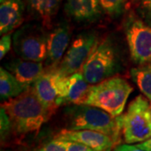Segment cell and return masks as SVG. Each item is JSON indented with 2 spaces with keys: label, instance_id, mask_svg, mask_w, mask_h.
<instances>
[{
  "label": "cell",
  "instance_id": "6da1fadb",
  "mask_svg": "<svg viewBox=\"0 0 151 151\" xmlns=\"http://www.w3.org/2000/svg\"><path fill=\"white\" fill-rule=\"evenodd\" d=\"M10 120L12 130L17 134L37 133L52 113L44 106L32 86L19 96L1 104Z\"/></svg>",
  "mask_w": 151,
  "mask_h": 151
},
{
  "label": "cell",
  "instance_id": "7a4b0ae2",
  "mask_svg": "<svg viewBox=\"0 0 151 151\" xmlns=\"http://www.w3.org/2000/svg\"><path fill=\"white\" fill-rule=\"evenodd\" d=\"M64 117L68 129L94 130L109 135L118 144L120 142L122 129L119 116L113 117L101 108L81 104L65 108Z\"/></svg>",
  "mask_w": 151,
  "mask_h": 151
},
{
  "label": "cell",
  "instance_id": "3957f363",
  "mask_svg": "<svg viewBox=\"0 0 151 151\" xmlns=\"http://www.w3.org/2000/svg\"><path fill=\"white\" fill-rule=\"evenodd\" d=\"M123 65L119 45L108 36L97 41L81 71L86 81L94 85L118 74L123 70Z\"/></svg>",
  "mask_w": 151,
  "mask_h": 151
},
{
  "label": "cell",
  "instance_id": "277c9868",
  "mask_svg": "<svg viewBox=\"0 0 151 151\" xmlns=\"http://www.w3.org/2000/svg\"><path fill=\"white\" fill-rule=\"evenodd\" d=\"M133 86L126 79L112 76L90 86L84 104L101 108L113 117L124 112Z\"/></svg>",
  "mask_w": 151,
  "mask_h": 151
},
{
  "label": "cell",
  "instance_id": "5b68a950",
  "mask_svg": "<svg viewBox=\"0 0 151 151\" xmlns=\"http://www.w3.org/2000/svg\"><path fill=\"white\" fill-rule=\"evenodd\" d=\"M119 119L126 144L141 143L151 138V107L144 96L135 97Z\"/></svg>",
  "mask_w": 151,
  "mask_h": 151
},
{
  "label": "cell",
  "instance_id": "8992f818",
  "mask_svg": "<svg viewBox=\"0 0 151 151\" xmlns=\"http://www.w3.org/2000/svg\"><path fill=\"white\" fill-rule=\"evenodd\" d=\"M48 35L43 24L28 23L13 35V47L19 57L27 60L43 61L47 57Z\"/></svg>",
  "mask_w": 151,
  "mask_h": 151
},
{
  "label": "cell",
  "instance_id": "52a82bcc",
  "mask_svg": "<svg viewBox=\"0 0 151 151\" xmlns=\"http://www.w3.org/2000/svg\"><path fill=\"white\" fill-rule=\"evenodd\" d=\"M124 33L134 63L143 65L151 63V27L138 15L130 14L124 23Z\"/></svg>",
  "mask_w": 151,
  "mask_h": 151
},
{
  "label": "cell",
  "instance_id": "ba28073f",
  "mask_svg": "<svg viewBox=\"0 0 151 151\" xmlns=\"http://www.w3.org/2000/svg\"><path fill=\"white\" fill-rule=\"evenodd\" d=\"M97 41V35L92 31L82 32L78 35L68 47L57 66L60 73L69 76L81 71Z\"/></svg>",
  "mask_w": 151,
  "mask_h": 151
},
{
  "label": "cell",
  "instance_id": "9c48e42d",
  "mask_svg": "<svg viewBox=\"0 0 151 151\" xmlns=\"http://www.w3.org/2000/svg\"><path fill=\"white\" fill-rule=\"evenodd\" d=\"M65 76L57 67L48 68L32 85L38 98L52 113L62 105Z\"/></svg>",
  "mask_w": 151,
  "mask_h": 151
},
{
  "label": "cell",
  "instance_id": "30bf717a",
  "mask_svg": "<svg viewBox=\"0 0 151 151\" xmlns=\"http://www.w3.org/2000/svg\"><path fill=\"white\" fill-rule=\"evenodd\" d=\"M55 139L81 143L95 151H112L118 143L109 135L94 130L62 129Z\"/></svg>",
  "mask_w": 151,
  "mask_h": 151
},
{
  "label": "cell",
  "instance_id": "8fae6325",
  "mask_svg": "<svg viewBox=\"0 0 151 151\" xmlns=\"http://www.w3.org/2000/svg\"><path fill=\"white\" fill-rule=\"evenodd\" d=\"M70 29L65 23H60L48 35L47 57L45 65L48 68L57 67L70 44Z\"/></svg>",
  "mask_w": 151,
  "mask_h": 151
},
{
  "label": "cell",
  "instance_id": "7c38bea8",
  "mask_svg": "<svg viewBox=\"0 0 151 151\" xmlns=\"http://www.w3.org/2000/svg\"><path fill=\"white\" fill-rule=\"evenodd\" d=\"M64 9L66 15L77 24L97 21L103 12L99 0H66Z\"/></svg>",
  "mask_w": 151,
  "mask_h": 151
},
{
  "label": "cell",
  "instance_id": "4fadbf2b",
  "mask_svg": "<svg viewBox=\"0 0 151 151\" xmlns=\"http://www.w3.org/2000/svg\"><path fill=\"white\" fill-rule=\"evenodd\" d=\"M5 68L15 76L18 81L28 87H31L45 70L41 61L27 60L20 57L7 62Z\"/></svg>",
  "mask_w": 151,
  "mask_h": 151
},
{
  "label": "cell",
  "instance_id": "5bb4252c",
  "mask_svg": "<svg viewBox=\"0 0 151 151\" xmlns=\"http://www.w3.org/2000/svg\"><path fill=\"white\" fill-rule=\"evenodd\" d=\"M90 86V84L86 81L81 71L65 76L64 78L62 104H84Z\"/></svg>",
  "mask_w": 151,
  "mask_h": 151
},
{
  "label": "cell",
  "instance_id": "9a60e30c",
  "mask_svg": "<svg viewBox=\"0 0 151 151\" xmlns=\"http://www.w3.org/2000/svg\"><path fill=\"white\" fill-rule=\"evenodd\" d=\"M25 0H5L0 6V33L9 34L18 28L24 19Z\"/></svg>",
  "mask_w": 151,
  "mask_h": 151
},
{
  "label": "cell",
  "instance_id": "2e32d148",
  "mask_svg": "<svg viewBox=\"0 0 151 151\" xmlns=\"http://www.w3.org/2000/svg\"><path fill=\"white\" fill-rule=\"evenodd\" d=\"M63 0H28L29 9L41 19L42 24L50 27Z\"/></svg>",
  "mask_w": 151,
  "mask_h": 151
},
{
  "label": "cell",
  "instance_id": "e0dca14e",
  "mask_svg": "<svg viewBox=\"0 0 151 151\" xmlns=\"http://www.w3.org/2000/svg\"><path fill=\"white\" fill-rule=\"evenodd\" d=\"M29 87L22 84L9 70L1 67L0 70V97L2 102L19 96Z\"/></svg>",
  "mask_w": 151,
  "mask_h": 151
},
{
  "label": "cell",
  "instance_id": "ac0fdd59",
  "mask_svg": "<svg viewBox=\"0 0 151 151\" xmlns=\"http://www.w3.org/2000/svg\"><path fill=\"white\" fill-rule=\"evenodd\" d=\"M130 75L143 95L151 101V63L132 68Z\"/></svg>",
  "mask_w": 151,
  "mask_h": 151
},
{
  "label": "cell",
  "instance_id": "d6986e66",
  "mask_svg": "<svg viewBox=\"0 0 151 151\" xmlns=\"http://www.w3.org/2000/svg\"><path fill=\"white\" fill-rule=\"evenodd\" d=\"M103 12L113 19L121 17L127 8L128 0H99Z\"/></svg>",
  "mask_w": 151,
  "mask_h": 151
},
{
  "label": "cell",
  "instance_id": "ffe728a7",
  "mask_svg": "<svg viewBox=\"0 0 151 151\" xmlns=\"http://www.w3.org/2000/svg\"><path fill=\"white\" fill-rule=\"evenodd\" d=\"M136 13L146 24L151 27V0H139Z\"/></svg>",
  "mask_w": 151,
  "mask_h": 151
},
{
  "label": "cell",
  "instance_id": "44dd1931",
  "mask_svg": "<svg viewBox=\"0 0 151 151\" xmlns=\"http://www.w3.org/2000/svg\"><path fill=\"white\" fill-rule=\"evenodd\" d=\"M68 141L54 139L43 146L39 151H67Z\"/></svg>",
  "mask_w": 151,
  "mask_h": 151
},
{
  "label": "cell",
  "instance_id": "7402d4cb",
  "mask_svg": "<svg viewBox=\"0 0 151 151\" xmlns=\"http://www.w3.org/2000/svg\"><path fill=\"white\" fill-rule=\"evenodd\" d=\"M12 43H13V37L11 36V35L6 34L2 36L0 40V59L3 60L6 54L10 50Z\"/></svg>",
  "mask_w": 151,
  "mask_h": 151
},
{
  "label": "cell",
  "instance_id": "603a6c76",
  "mask_svg": "<svg viewBox=\"0 0 151 151\" xmlns=\"http://www.w3.org/2000/svg\"><path fill=\"white\" fill-rule=\"evenodd\" d=\"M0 115H1V136L2 138H4L10 130H12V126L9 116L7 115L5 110L2 107H1Z\"/></svg>",
  "mask_w": 151,
  "mask_h": 151
},
{
  "label": "cell",
  "instance_id": "cb8c5ba5",
  "mask_svg": "<svg viewBox=\"0 0 151 151\" xmlns=\"http://www.w3.org/2000/svg\"><path fill=\"white\" fill-rule=\"evenodd\" d=\"M67 151H95L92 148L85 145L81 143L68 141Z\"/></svg>",
  "mask_w": 151,
  "mask_h": 151
},
{
  "label": "cell",
  "instance_id": "d4e9b609",
  "mask_svg": "<svg viewBox=\"0 0 151 151\" xmlns=\"http://www.w3.org/2000/svg\"><path fill=\"white\" fill-rule=\"evenodd\" d=\"M114 151H146L139 148L137 145H132L130 144L120 145L115 147Z\"/></svg>",
  "mask_w": 151,
  "mask_h": 151
},
{
  "label": "cell",
  "instance_id": "484cf974",
  "mask_svg": "<svg viewBox=\"0 0 151 151\" xmlns=\"http://www.w3.org/2000/svg\"><path fill=\"white\" fill-rule=\"evenodd\" d=\"M136 145L138 146L139 148H140L142 150L146 151H151V138H150L149 139L141 142V143H138Z\"/></svg>",
  "mask_w": 151,
  "mask_h": 151
},
{
  "label": "cell",
  "instance_id": "4316f807",
  "mask_svg": "<svg viewBox=\"0 0 151 151\" xmlns=\"http://www.w3.org/2000/svg\"><path fill=\"white\" fill-rule=\"evenodd\" d=\"M4 1H5V0H0V2H1V4H2V3H4Z\"/></svg>",
  "mask_w": 151,
  "mask_h": 151
},
{
  "label": "cell",
  "instance_id": "83f0119b",
  "mask_svg": "<svg viewBox=\"0 0 151 151\" xmlns=\"http://www.w3.org/2000/svg\"><path fill=\"white\" fill-rule=\"evenodd\" d=\"M133 1H137V0H133Z\"/></svg>",
  "mask_w": 151,
  "mask_h": 151
},
{
  "label": "cell",
  "instance_id": "f1b7e54d",
  "mask_svg": "<svg viewBox=\"0 0 151 151\" xmlns=\"http://www.w3.org/2000/svg\"><path fill=\"white\" fill-rule=\"evenodd\" d=\"M150 107H151V101H150Z\"/></svg>",
  "mask_w": 151,
  "mask_h": 151
}]
</instances>
